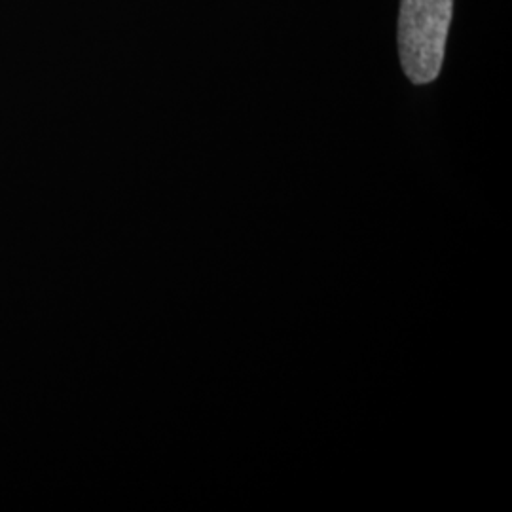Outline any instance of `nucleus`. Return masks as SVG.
Masks as SVG:
<instances>
[{
    "instance_id": "1",
    "label": "nucleus",
    "mask_w": 512,
    "mask_h": 512,
    "mask_svg": "<svg viewBox=\"0 0 512 512\" xmlns=\"http://www.w3.org/2000/svg\"><path fill=\"white\" fill-rule=\"evenodd\" d=\"M454 0H401L399 10V55L408 80L416 86L439 78Z\"/></svg>"
}]
</instances>
